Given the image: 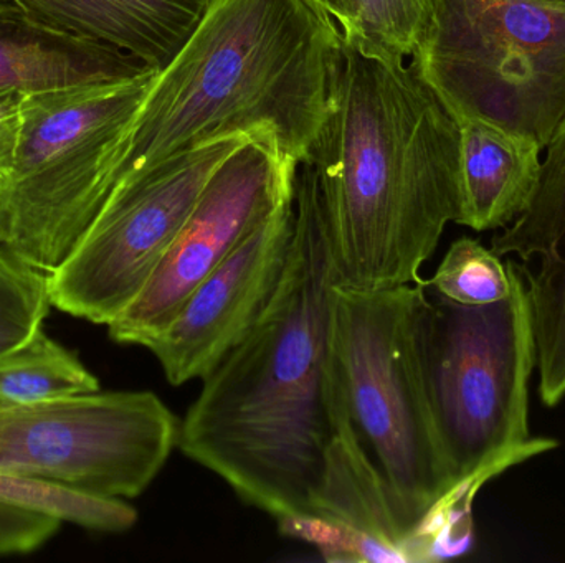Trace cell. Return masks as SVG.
<instances>
[{
  "instance_id": "cell-23",
  "label": "cell",
  "mask_w": 565,
  "mask_h": 563,
  "mask_svg": "<svg viewBox=\"0 0 565 563\" xmlns=\"http://www.w3.org/2000/svg\"><path fill=\"white\" fill-rule=\"evenodd\" d=\"M316 2L338 20L341 30H344L351 23L352 15H354L355 0H316Z\"/></svg>"
},
{
  "instance_id": "cell-14",
  "label": "cell",
  "mask_w": 565,
  "mask_h": 563,
  "mask_svg": "<svg viewBox=\"0 0 565 563\" xmlns=\"http://www.w3.org/2000/svg\"><path fill=\"white\" fill-rule=\"evenodd\" d=\"M42 25L108 43L162 72L201 23L209 0H6Z\"/></svg>"
},
{
  "instance_id": "cell-24",
  "label": "cell",
  "mask_w": 565,
  "mask_h": 563,
  "mask_svg": "<svg viewBox=\"0 0 565 563\" xmlns=\"http://www.w3.org/2000/svg\"><path fill=\"white\" fill-rule=\"evenodd\" d=\"M534 2L546 3V6L565 7V0H534Z\"/></svg>"
},
{
  "instance_id": "cell-22",
  "label": "cell",
  "mask_w": 565,
  "mask_h": 563,
  "mask_svg": "<svg viewBox=\"0 0 565 563\" xmlns=\"http://www.w3.org/2000/svg\"><path fill=\"white\" fill-rule=\"evenodd\" d=\"M23 95L25 93L15 89H0V188L15 162L22 131Z\"/></svg>"
},
{
  "instance_id": "cell-15",
  "label": "cell",
  "mask_w": 565,
  "mask_h": 563,
  "mask_svg": "<svg viewBox=\"0 0 565 563\" xmlns=\"http://www.w3.org/2000/svg\"><path fill=\"white\" fill-rule=\"evenodd\" d=\"M461 212L458 225L503 230L530 205L541 174L543 149L477 118H458Z\"/></svg>"
},
{
  "instance_id": "cell-21",
  "label": "cell",
  "mask_w": 565,
  "mask_h": 563,
  "mask_svg": "<svg viewBox=\"0 0 565 563\" xmlns=\"http://www.w3.org/2000/svg\"><path fill=\"white\" fill-rule=\"evenodd\" d=\"M63 524L62 519L49 512L0 501V557L39 551Z\"/></svg>"
},
{
  "instance_id": "cell-10",
  "label": "cell",
  "mask_w": 565,
  "mask_h": 563,
  "mask_svg": "<svg viewBox=\"0 0 565 563\" xmlns=\"http://www.w3.org/2000/svg\"><path fill=\"white\" fill-rule=\"evenodd\" d=\"M296 174L298 164L264 139H248L232 152L148 283L108 324L109 337L148 349L192 291L295 195Z\"/></svg>"
},
{
  "instance_id": "cell-9",
  "label": "cell",
  "mask_w": 565,
  "mask_h": 563,
  "mask_svg": "<svg viewBox=\"0 0 565 563\" xmlns=\"http://www.w3.org/2000/svg\"><path fill=\"white\" fill-rule=\"evenodd\" d=\"M248 139H217L119 177L75 250L49 274L52 306L108 326L148 283L214 172Z\"/></svg>"
},
{
  "instance_id": "cell-7",
  "label": "cell",
  "mask_w": 565,
  "mask_h": 563,
  "mask_svg": "<svg viewBox=\"0 0 565 563\" xmlns=\"http://www.w3.org/2000/svg\"><path fill=\"white\" fill-rule=\"evenodd\" d=\"M411 65L455 119H481L544 152L565 116V7L437 0Z\"/></svg>"
},
{
  "instance_id": "cell-18",
  "label": "cell",
  "mask_w": 565,
  "mask_h": 563,
  "mask_svg": "<svg viewBox=\"0 0 565 563\" xmlns=\"http://www.w3.org/2000/svg\"><path fill=\"white\" fill-rule=\"evenodd\" d=\"M0 501L49 512L68 524L106 534H121L138 522V511L126 499L102 498L2 469Z\"/></svg>"
},
{
  "instance_id": "cell-16",
  "label": "cell",
  "mask_w": 565,
  "mask_h": 563,
  "mask_svg": "<svg viewBox=\"0 0 565 563\" xmlns=\"http://www.w3.org/2000/svg\"><path fill=\"white\" fill-rule=\"evenodd\" d=\"M98 390V377L43 327L0 356V402H53Z\"/></svg>"
},
{
  "instance_id": "cell-11",
  "label": "cell",
  "mask_w": 565,
  "mask_h": 563,
  "mask_svg": "<svg viewBox=\"0 0 565 563\" xmlns=\"http://www.w3.org/2000/svg\"><path fill=\"white\" fill-rule=\"evenodd\" d=\"M292 227L295 195L192 291L148 347L171 386L204 379L254 329L280 283Z\"/></svg>"
},
{
  "instance_id": "cell-3",
  "label": "cell",
  "mask_w": 565,
  "mask_h": 563,
  "mask_svg": "<svg viewBox=\"0 0 565 563\" xmlns=\"http://www.w3.org/2000/svg\"><path fill=\"white\" fill-rule=\"evenodd\" d=\"M342 58V30L316 0H209L191 39L152 78L116 182L235 136L271 142L301 164L334 105Z\"/></svg>"
},
{
  "instance_id": "cell-8",
  "label": "cell",
  "mask_w": 565,
  "mask_h": 563,
  "mask_svg": "<svg viewBox=\"0 0 565 563\" xmlns=\"http://www.w3.org/2000/svg\"><path fill=\"white\" fill-rule=\"evenodd\" d=\"M181 420L152 392L0 402V469L88 495L135 499L179 445Z\"/></svg>"
},
{
  "instance_id": "cell-12",
  "label": "cell",
  "mask_w": 565,
  "mask_h": 563,
  "mask_svg": "<svg viewBox=\"0 0 565 563\" xmlns=\"http://www.w3.org/2000/svg\"><path fill=\"white\" fill-rule=\"evenodd\" d=\"M540 182L526 210L494 235L501 258L524 267L536 331L540 397L547 409L565 399V116L544 149Z\"/></svg>"
},
{
  "instance_id": "cell-20",
  "label": "cell",
  "mask_w": 565,
  "mask_h": 563,
  "mask_svg": "<svg viewBox=\"0 0 565 563\" xmlns=\"http://www.w3.org/2000/svg\"><path fill=\"white\" fill-rule=\"evenodd\" d=\"M50 307L49 274L0 245V356L42 329Z\"/></svg>"
},
{
  "instance_id": "cell-1",
  "label": "cell",
  "mask_w": 565,
  "mask_h": 563,
  "mask_svg": "<svg viewBox=\"0 0 565 563\" xmlns=\"http://www.w3.org/2000/svg\"><path fill=\"white\" fill-rule=\"evenodd\" d=\"M335 284L318 178L301 162L277 291L254 329L204 377L178 445L278 521L311 518L345 420L332 357Z\"/></svg>"
},
{
  "instance_id": "cell-2",
  "label": "cell",
  "mask_w": 565,
  "mask_h": 563,
  "mask_svg": "<svg viewBox=\"0 0 565 563\" xmlns=\"http://www.w3.org/2000/svg\"><path fill=\"white\" fill-rule=\"evenodd\" d=\"M305 162L339 286L417 283L447 225L460 220V129L412 65L344 42L334 105Z\"/></svg>"
},
{
  "instance_id": "cell-13",
  "label": "cell",
  "mask_w": 565,
  "mask_h": 563,
  "mask_svg": "<svg viewBox=\"0 0 565 563\" xmlns=\"http://www.w3.org/2000/svg\"><path fill=\"white\" fill-rule=\"evenodd\" d=\"M151 72L116 46L50 29L0 0V89L29 95L131 82Z\"/></svg>"
},
{
  "instance_id": "cell-17",
  "label": "cell",
  "mask_w": 565,
  "mask_h": 563,
  "mask_svg": "<svg viewBox=\"0 0 565 563\" xmlns=\"http://www.w3.org/2000/svg\"><path fill=\"white\" fill-rule=\"evenodd\" d=\"M435 9L437 0H355L342 36L345 45L369 58L404 63L427 36Z\"/></svg>"
},
{
  "instance_id": "cell-5",
  "label": "cell",
  "mask_w": 565,
  "mask_h": 563,
  "mask_svg": "<svg viewBox=\"0 0 565 563\" xmlns=\"http://www.w3.org/2000/svg\"><path fill=\"white\" fill-rule=\"evenodd\" d=\"M513 284L497 303L467 306L425 283L418 346L431 415L457 496L470 498L494 473L556 448L531 439L530 386L537 366L530 283L510 261Z\"/></svg>"
},
{
  "instance_id": "cell-19",
  "label": "cell",
  "mask_w": 565,
  "mask_h": 563,
  "mask_svg": "<svg viewBox=\"0 0 565 563\" xmlns=\"http://www.w3.org/2000/svg\"><path fill=\"white\" fill-rule=\"evenodd\" d=\"M425 283L455 303L483 306L510 294L513 274L510 261L504 263L480 240L461 237L450 245L434 277Z\"/></svg>"
},
{
  "instance_id": "cell-4",
  "label": "cell",
  "mask_w": 565,
  "mask_h": 563,
  "mask_svg": "<svg viewBox=\"0 0 565 563\" xmlns=\"http://www.w3.org/2000/svg\"><path fill=\"white\" fill-rule=\"evenodd\" d=\"M424 280L384 290L334 288L332 357L349 429L424 561L431 519L457 505L428 402L418 346Z\"/></svg>"
},
{
  "instance_id": "cell-6",
  "label": "cell",
  "mask_w": 565,
  "mask_h": 563,
  "mask_svg": "<svg viewBox=\"0 0 565 563\" xmlns=\"http://www.w3.org/2000/svg\"><path fill=\"white\" fill-rule=\"evenodd\" d=\"M156 73L23 95L15 162L0 188V245L50 274L115 187L126 136Z\"/></svg>"
}]
</instances>
